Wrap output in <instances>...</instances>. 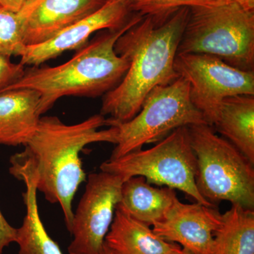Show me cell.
I'll list each match as a JSON object with an SVG mask.
<instances>
[{
    "mask_svg": "<svg viewBox=\"0 0 254 254\" xmlns=\"http://www.w3.org/2000/svg\"><path fill=\"white\" fill-rule=\"evenodd\" d=\"M190 89L188 82L181 76L170 84L153 88L134 118L113 125L118 128V134L110 159L120 158L142 149L145 144L160 141L180 127L207 125L190 100Z\"/></svg>",
    "mask_w": 254,
    "mask_h": 254,
    "instance_id": "obj_7",
    "label": "cell"
},
{
    "mask_svg": "<svg viewBox=\"0 0 254 254\" xmlns=\"http://www.w3.org/2000/svg\"><path fill=\"white\" fill-rule=\"evenodd\" d=\"M26 46L21 14L0 6V55L21 57Z\"/></svg>",
    "mask_w": 254,
    "mask_h": 254,
    "instance_id": "obj_19",
    "label": "cell"
},
{
    "mask_svg": "<svg viewBox=\"0 0 254 254\" xmlns=\"http://www.w3.org/2000/svg\"><path fill=\"white\" fill-rule=\"evenodd\" d=\"M176 192L169 187H155L141 176L123 182L118 208L132 218L152 225L162 221L177 199Z\"/></svg>",
    "mask_w": 254,
    "mask_h": 254,
    "instance_id": "obj_14",
    "label": "cell"
},
{
    "mask_svg": "<svg viewBox=\"0 0 254 254\" xmlns=\"http://www.w3.org/2000/svg\"><path fill=\"white\" fill-rule=\"evenodd\" d=\"M221 223L222 214L214 207L196 202L186 204L177 198L168 215L152 230L193 254H215L214 236Z\"/></svg>",
    "mask_w": 254,
    "mask_h": 254,
    "instance_id": "obj_11",
    "label": "cell"
},
{
    "mask_svg": "<svg viewBox=\"0 0 254 254\" xmlns=\"http://www.w3.org/2000/svg\"><path fill=\"white\" fill-rule=\"evenodd\" d=\"M225 3H236L247 9H254V0H221Z\"/></svg>",
    "mask_w": 254,
    "mask_h": 254,
    "instance_id": "obj_24",
    "label": "cell"
},
{
    "mask_svg": "<svg viewBox=\"0 0 254 254\" xmlns=\"http://www.w3.org/2000/svg\"><path fill=\"white\" fill-rule=\"evenodd\" d=\"M11 58L0 55V92L12 84L24 73L25 66L13 63Z\"/></svg>",
    "mask_w": 254,
    "mask_h": 254,
    "instance_id": "obj_21",
    "label": "cell"
},
{
    "mask_svg": "<svg viewBox=\"0 0 254 254\" xmlns=\"http://www.w3.org/2000/svg\"><path fill=\"white\" fill-rule=\"evenodd\" d=\"M39 102V93L29 88L0 93V145L27 143L41 119Z\"/></svg>",
    "mask_w": 254,
    "mask_h": 254,
    "instance_id": "obj_13",
    "label": "cell"
},
{
    "mask_svg": "<svg viewBox=\"0 0 254 254\" xmlns=\"http://www.w3.org/2000/svg\"><path fill=\"white\" fill-rule=\"evenodd\" d=\"M9 173L26 185V191L23 194L26 216L22 225L16 229L15 242L19 247L18 254H63L59 245L48 235L40 218L35 177L22 168H9Z\"/></svg>",
    "mask_w": 254,
    "mask_h": 254,
    "instance_id": "obj_16",
    "label": "cell"
},
{
    "mask_svg": "<svg viewBox=\"0 0 254 254\" xmlns=\"http://www.w3.org/2000/svg\"><path fill=\"white\" fill-rule=\"evenodd\" d=\"M196 158L195 185L211 204L227 200L254 208V165L230 141L215 134L208 125L188 127Z\"/></svg>",
    "mask_w": 254,
    "mask_h": 254,
    "instance_id": "obj_5",
    "label": "cell"
},
{
    "mask_svg": "<svg viewBox=\"0 0 254 254\" xmlns=\"http://www.w3.org/2000/svg\"><path fill=\"white\" fill-rule=\"evenodd\" d=\"M174 68L190 84L192 103L209 126L218 118L222 100L240 95H254V72L227 64L215 56L177 54Z\"/></svg>",
    "mask_w": 254,
    "mask_h": 254,
    "instance_id": "obj_8",
    "label": "cell"
},
{
    "mask_svg": "<svg viewBox=\"0 0 254 254\" xmlns=\"http://www.w3.org/2000/svg\"><path fill=\"white\" fill-rule=\"evenodd\" d=\"M109 0H36L19 11L26 46L44 43L88 17Z\"/></svg>",
    "mask_w": 254,
    "mask_h": 254,
    "instance_id": "obj_12",
    "label": "cell"
},
{
    "mask_svg": "<svg viewBox=\"0 0 254 254\" xmlns=\"http://www.w3.org/2000/svg\"><path fill=\"white\" fill-rule=\"evenodd\" d=\"M143 17L138 14L123 28L103 30L63 64L25 70L21 77L0 93L16 88L34 90L40 95L41 115L63 97L105 95L118 86L129 67L128 59L115 52V43Z\"/></svg>",
    "mask_w": 254,
    "mask_h": 254,
    "instance_id": "obj_3",
    "label": "cell"
},
{
    "mask_svg": "<svg viewBox=\"0 0 254 254\" xmlns=\"http://www.w3.org/2000/svg\"><path fill=\"white\" fill-rule=\"evenodd\" d=\"M104 245L113 254H175L182 249L160 238L148 225L118 207Z\"/></svg>",
    "mask_w": 254,
    "mask_h": 254,
    "instance_id": "obj_15",
    "label": "cell"
},
{
    "mask_svg": "<svg viewBox=\"0 0 254 254\" xmlns=\"http://www.w3.org/2000/svg\"><path fill=\"white\" fill-rule=\"evenodd\" d=\"M221 0H139L133 10L142 16L163 17L182 7L225 4Z\"/></svg>",
    "mask_w": 254,
    "mask_h": 254,
    "instance_id": "obj_20",
    "label": "cell"
},
{
    "mask_svg": "<svg viewBox=\"0 0 254 254\" xmlns=\"http://www.w3.org/2000/svg\"><path fill=\"white\" fill-rule=\"evenodd\" d=\"M100 254H113V253L104 245H103V250L100 252Z\"/></svg>",
    "mask_w": 254,
    "mask_h": 254,
    "instance_id": "obj_25",
    "label": "cell"
},
{
    "mask_svg": "<svg viewBox=\"0 0 254 254\" xmlns=\"http://www.w3.org/2000/svg\"><path fill=\"white\" fill-rule=\"evenodd\" d=\"M26 0H0V6L14 12H19L24 6Z\"/></svg>",
    "mask_w": 254,
    "mask_h": 254,
    "instance_id": "obj_23",
    "label": "cell"
},
{
    "mask_svg": "<svg viewBox=\"0 0 254 254\" xmlns=\"http://www.w3.org/2000/svg\"><path fill=\"white\" fill-rule=\"evenodd\" d=\"M215 254H254V210L232 204L215 232Z\"/></svg>",
    "mask_w": 254,
    "mask_h": 254,
    "instance_id": "obj_18",
    "label": "cell"
},
{
    "mask_svg": "<svg viewBox=\"0 0 254 254\" xmlns=\"http://www.w3.org/2000/svg\"><path fill=\"white\" fill-rule=\"evenodd\" d=\"M189 13L190 7H182L163 17L144 16L118 38L115 52L130 64L121 82L103 96L100 114L109 117L107 126L134 118L153 88L180 77L174 63Z\"/></svg>",
    "mask_w": 254,
    "mask_h": 254,
    "instance_id": "obj_1",
    "label": "cell"
},
{
    "mask_svg": "<svg viewBox=\"0 0 254 254\" xmlns=\"http://www.w3.org/2000/svg\"><path fill=\"white\" fill-rule=\"evenodd\" d=\"M216 57L227 64L254 72V9L236 3L190 7L177 54Z\"/></svg>",
    "mask_w": 254,
    "mask_h": 254,
    "instance_id": "obj_4",
    "label": "cell"
},
{
    "mask_svg": "<svg viewBox=\"0 0 254 254\" xmlns=\"http://www.w3.org/2000/svg\"><path fill=\"white\" fill-rule=\"evenodd\" d=\"M193 254L190 253V252H188V251L184 250V249H181L177 254Z\"/></svg>",
    "mask_w": 254,
    "mask_h": 254,
    "instance_id": "obj_26",
    "label": "cell"
},
{
    "mask_svg": "<svg viewBox=\"0 0 254 254\" xmlns=\"http://www.w3.org/2000/svg\"><path fill=\"white\" fill-rule=\"evenodd\" d=\"M16 228L9 225L0 210V254L10 244L16 242Z\"/></svg>",
    "mask_w": 254,
    "mask_h": 254,
    "instance_id": "obj_22",
    "label": "cell"
},
{
    "mask_svg": "<svg viewBox=\"0 0 254 254\" xmlns=\"http://www.w3.org/2000/svg\"><path fill=\"white\" fill-rule=\"evenodd\" d=\"M36 0H26V2H25V6H28V5L32 4V3L34 2V1H36Z\"/></svg>",
    "mask_w": 254,
    "mask_h": 254,
    "instance_id": "obj_27",
    "label": "cell"
},
{
    "mask_svg": "<svg viewBox=\"0 0 254 254\" xmlns=\"http://www.w3.org/2000/svg\"><path fill=\"white\" fill-rule=\"evenodd\" d=\"M130 1H131L132 3V6H133H133H134L135 4H136L137 2H138L139 0H130ZM134 11V10H133ZM136 12V11H135Z\"/></svg>",
    "mask_w": 254,
    "mask_h": 254,
    "instance_id": "obj_28",
    "label": "cell"
},
{
    "mask_svg": "<svg viewBox=\"0 0 254 254\" xmlns=\"http://www.w3.org/2000/svg\"><path fill=\"white\" fill-rule=\"evenodd\" d=\"M101 171L126 181L141 176L150 185L181 190L196 203L214 207L200 195L195 185L196 158L190 145L188 127L174 130L149 149H140L100 165Z\"/></svg>",
    "mask_w": 254,
    "mask_h": 254,
    "instance_id": "obj_6",
    "label": "cell"
},
{
    "mask_svg": "<svg viewBox=\"0 0 254 254\" xmlns=\"http://www.w3.org/2000/svg\"><path fill=\"white\" fill-rule=\"evenodd\" d=\"M213 126L254 165V95L225 98Z\"/></svg>",
    "mask_w": 254,
    "mask_h": 254,
    "instance_id": "obj_17",
    "label": "cell"
},
{
    "mask_svg": "<svg viewBox=\"0 0 254 254\" xmlns=\"http://www.w3.org/2000/svg\"><path fill=\"white\" fill-rule=\"evenodd\" d=\"M124 179L101 171L91 174L73 213L69 254H100L121 196Z\"/></svg>",
    "mask_w": 254,
    "mask_h": 254,
    "instance_id": "obj_9",
    "label": "cell"
},
{
    "mask_svg": "<svg viewBox=\"0 0 254 254\" xmlns=\"http://www.w3.org/2000/svg\"><path fill=\"white\" fill-rule=\"evenodd\" d=\"M138 13L130 0H109L99 10L44 43L26 46L20 63L38 66L68 50L80 49L93 33L118 29L128 24Z\"/></svg>",
    "mask_w": 254,
    "mask_h": 254,
    "instance_id": "obj_10",
    "label": "cell"
},
{
    "mask_svg": "<svg viewBox=\"0 0 254 254\" xmlns=\"http://www.w3.org/2000/svg\"><path fill=\"white\" fill-rule=\"evenodd\" d=\"M103 126L106 119L101 114L74 125L63 123L57 117H43L25 150L10 159L11 167L26 169L33 175L37 190L47 200L59 203L69 232L73 197L86 179L80 153L91 143H117L118 128L100 130Z\"/></svg>",
    "mask_w": 254,
    "mask_h": 254,
    "instance_id": "obj_2",
    "label": "cell"
}]
</instances>
